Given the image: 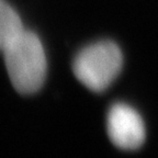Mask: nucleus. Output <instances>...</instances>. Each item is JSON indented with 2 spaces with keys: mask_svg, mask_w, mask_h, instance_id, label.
Returning a JSON list of instances; mask_svg holds the SVG:
<instances>
[{
  "mask_svg": "<svg viewBox=\"0 0 158 158\" xmlns=\"http://www.w3.org/2000/svg\"><path fill=\"white\" fill-rule=\"evenodd\" d=\"M123 66V55L112 41L92 43L76 55L73 72L86 88L102 92L116 79Z\"/></svg>",
  "mask_w": 158,
  "mask_h": 158,
  "instance_id": "f03ea898",
  "label": "nucleus"
},
{
  "mask_svg": "<svg viewBox=\"0 0 158 158\" xmlns=\"http://www.w3.org/2000/svg\"><path fill=\"white\" fill-rule=\"evenodd\" d=\"M106 131L113 145L135 151L145 142L146 130L141 114L124 102L112 104L106 115Z\"/></svg>",
  "mask_w": 158,
  "mask_h": 158,
  "instance_id": "7ed1b4c3",
  "label": "nucleus"
},
{
  "mask_svg": "<svg viewBox=\"0 0 158 158\" xmlns=\"http://www.w3.org/2000/svg\"><path fill=\"white\" fill-rule=\"evenodd\" d=\"M2 53L13 88L21 94L39 91L47 70L46 55L40 37L24 29Z\"/></svg>",
  "mask_w": 158,
  "mask_h": 158,
  "instance_id": "f257e3e1",
  "label": "nucleus"
},
{
  "mask_svg": "<svg viewBox=\"0 0 158 158\" xmlns=\"http://www.w3.org/2000/svg\"><path fill=\"white\" fill-rule=\"evenodd\" d=\"M24 30L22 20L9 3L0 0V51L12 42Z\"/></svg>",
  "mask_w": 158,
  "mask_h": 158,
  "instance_id": "20e7f679",
  "label": "nucleus"
}]
</instances>
